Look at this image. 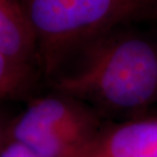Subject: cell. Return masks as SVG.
<instances>
[{
  "instance_id": "obj_6",
  "label": "cell",
  "mask_w": 157,
  "mask_h": 157,
  "mask_svg": "<svg viewBox=\"0 0 157 157\" xmlns=\"http://www.w3.org/2000/svg\"><path fill=\"white\" fill-rule=\"evenodd\" d=\"M0 157H41L35 154L24 145L12 141V140L1 138L0 146Z\"/></svg>"
},
{
  "instance_id": "obj_2",
  "label": "cell",
  "mask_w": 157,
  "mask_h": 157,
  "mask_svg": "<svg viewBox=\"0 0 157 157\" xmlns=\"http://www.w3.org/2000/svg\"><path fill=\"white\" fill-rule=\"evenodd\" d=\"M38 36L43 77L51 79L90 43L157 13V0H19Z\"/></svg>"
},
{
  "instance_id": "obj_5",
  "label": "cell",
  "mask_w": 157,
  "mask_h": 157,
  "mask_svg": "<svg viewBox=\"0 0 157 157\" xmlns=\"http://www.w3.org/2000/svg\"><path fill=\"white\" fill-rule=\"evenodd\" d=\"M87 157H157V117L105 125Z\"/></svg>"
},
{
  "instance_id": "obj_1",
  "label": "cell",
  "mask_w": 157,
  "mask_h": 157,
  "mask_svg": "<svg viewBox=\"0 0 157 157\" xmlns=\"http://www.w3.org/2000/svg\"><path fill=\"white\" fill-rule=\"evenodd\" d=\"M48 82L101 118L138 117L157 103V41L118 28L83 48Z\"/></svg>"
},
{
  "instance_id": "obj_3",
  "label": "cell",
  "mask_w": 157,
  "mask_h": 157,
  "mask_svg": "<svg viewBox=\"0 0 157 157\" xmlns=\"http://www.w3.org/2000/svg\"><path fill=\"white\" fill-rule=\"evenodd\" d=\"M86 103L60 92L37 98L2 130L1 138L41 157H87L105 125Z\"/></svg>"
},
{
  "instance_id": "obj_4",
  "label": "cell",
  "mask_w": 157,
  "mask_h": 157,
  "mask_svg": "<svg viewBox=\"0 0 157 157\" xmlns=\"http://www.w3.org/2000/svg\"><path fill=\"white\" fill-rule=\"evenodd\" d=\"M43 76L38 36L19 0H0V95L24 98Z\"/></svg>"
}]
</instances>
